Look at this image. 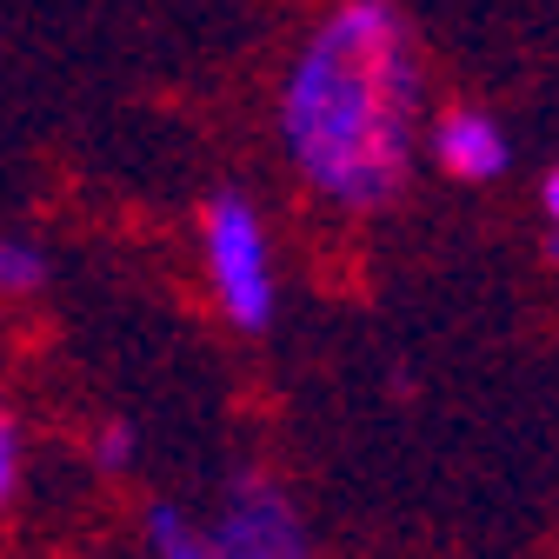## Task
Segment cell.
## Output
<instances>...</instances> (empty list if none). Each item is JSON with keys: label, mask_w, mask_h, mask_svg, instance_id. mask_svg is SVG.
<instances>
[{"label": "cell", "mask_w": 559, "mask_h": 559, "mask_svg": "<svg viewBox=\"0 0 559 559\" xmlns=\"http://www.w3.org/2000/svg\"><path fill=\"white\" fill-rule=\"evenodd\" d=\"M280 147L300 187L340 214H380L413 180L427 60L393 0L326 8L280 74Z\"/></svg>", "instance_id": "cell-1"}, {"label": "cell", "mask_w": 559, "mask_h": 559, "mask_svg": "<svg viewBox=\"0 0 559 559\" xmlns=\"http://www.w3.org/2000/svg\"><path fill=\"white\" fill-rule=\"evenodd\" d=\"M200 260H206V287H214L221 313L240 333H266L280 307V280H273L266 221L247 193H214L200 206Z\"/></svg>", "instance_id": "cell-2"}, {"label": "cell", "mask_w": 559, "mask_h": 559, "mask_svg": "<svg viewBox=\"0 0 559 559\" xmlns=\"http://www.w3.org/2000/svg\"><path fill=\"white\" fill-rule=\"evenodd\" d=\"M206 533H214L221 559H300L313 546L294 493L280 479H266V473H234Z\"/></svg>", "instance_id": "cell-3"}, {"label": "cell", "mask_w": 559, "mask_h": 559, "mask_svg": "<svg viewBox=\"0 0 559 559\" xmlns=\"http://www.w3.org/2000/svg\"><path fill=\"white\" fill-rule=\"evenodd\" d=\"M427 154H433V167H440L447 180H460V187L500 180L507 160H513L507 127L486 114V107H466V100H453V107H440V114L427 120Z\"/></svg>", "instance_id": "cell-4"}, {"label": "cell", "mask_w": 559, "mask_h": 559, "mask_svg": "<svg viewBox=\"0 0 559 559\" xmlns=\"http://www.w3.org/2000/svg\"><path fill=\"white\" fill-rule=\"evenodd\" d=\"M140 546L160 552V559H214V533H200L174 500H147L140 507Z\"/></svg>", "instance_id": "cell-5"}, {"label": "cell", "mask_w": 559, "mask_h": 559, "mask_svg": "<svg viewBox=\"0 0 559 559\" xmlns=\"http://www.w3.org/2000/svg\"><path fill=\"white\" fill-rule=\"evenodd\" d=\"M0 287H8L14 300L40 294L47 287V253L34 240H8V247H0Z\"/></svg>", "instance_id": "cell-6"}, {"label": "cell", "mask_w": 559, "mask_h": 559, "mask_svg": "<svg viewBox=\"0 0 559 559\" xmlns=\"http://www.w3.org/2000/svg\"><path fill=\"white\" fill-rule=\"evenodd\" d=\"M21 473H27V460H21V419L8 413V419H0V500H8V507L21 493Z\"/></svg>", "instance_id": "cell-7"}, {"label": "cell", "mask_w": 559, "mask_h": 559, "mask_svg": "<svg viewBox=\"0 0 559 559\" xmlns=\"http://www.w3.org/2000/svg\"><path fill=\"white\" fill-rule=\"evenodd\" d=\"M94 466L100 473H127L133 466V433L120 427V419H107V427L94 433Z\"/></svg>", "instance_id": "cell-8"}, {"label": "cell", "mask_w": 559, "mask_h": 559, "mask_svg": "<svg viewBox=\"0 0 559 559\" xmlns=\"http://www.w3.org/2000/svg\"><path fill=\"white\" fill-rule=\"evenodd\" d=\"M539 206H546V227H559V167L546 174V187H539Z\"/></svg>", "instance_id": "cell-9"}]
</instances>
